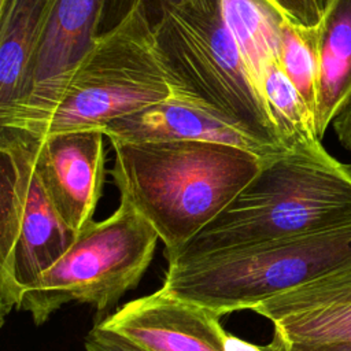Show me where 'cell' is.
Masks as SVG:
<instances>
[{
	"instance_id": "cell-1",
	"label": "cell",
	"mask_w": 351,
	"mask_h": 351,
	"mask_svg": "<svg viewBox=\"0 0 351 351\" xmlns=\"http://www.w3.org/2000/svg\"><path fill=\"white\" fill-rule=\"evenodd\" d=\"M111 145L114 184L156 230L167 262L236 197L266 159L208 141Z\"/></svg>"
},
{
	"instance_id": "cell-2",
	"label": "cell",
	"mask_w": 351,
	"mask_h": 351,
	"mask_svg": "<svg viewBox=\"0 0 351 351\" xmlns=\"http://www.w3.org/2000/svg\"><path fill=\"white\" fill-rule=\"evenodd\" d=\"M346 225H351V165L319 143L266 158L256 176L167 263Z\"/></svg>"
},
{
	"instance_id": "cell-3",
	"label": "cell",
	"mask_w": 351,
	"mask_h": 351,
	"mask_svg": "<svg viewBox=\"0 0 351 351\" xmlns=\"http://www.w3.org/2000/svg\"><path fill=\"white\" fill-rule=\"evenodd\" d=\"M171 96L158 62L152 25L141 5L95 37L49 100L12 125L40 136L103 129Z\"/></svg>"
},
{
	"instance_id": "cell-4",
	"label": "cell",
	"mask_w": 351,
	"mask_h": 351,
	"mask_svg": "<svg viewBox=\"0 0 351 351\" xmlns=\"http://www.w3.org/2000/svg\"><path fill=\"white\" fill-rule=\"evenodd\" d=\"M152 32L173 97L206 106L288 151L243 60L223 0H185L167 7Z\"/></svg>"
},
{
	"instance_id": "cell-5",
	"label": "cell",
	"mask_w": 351,
	"mask_h": 351,
	"mask_svg": "<svg viewBox=\"0 0 351 351\" xmlns=\"http://www.w3.org/2000/svg\"><path fill=\"white\" fill-rule=\"evenodd\" d=\"M351 266V225L169 265L162 288L221 315Z\"/></svg>"
},
{
	"instance_id": "cell-6",
	"label": "cell",
	"mask_w": 351,
	"mask_h": 351,
	"mask_svg": "<svg viewBox=\"0 0 351 351\" xmlns=\"http://www.w3.org/2000/svg\"><path fill=\"white\" fill-rule=\"evenodd\" d=\"M158 240L151 223L121 197L110 217L77 232L67 251L23 289L16 308L30 313L36 325L71 302L106 311L138 284Z\"/></svg>"
},
{
	"instance_id": "cell-7",
	"label": "cell",
	"mask_w": 351,
	"mask_h": 351,
	"mask_svg": "<svg viewBox=\"0 0 351 351\" xmlns=\"http://www.w3.org/2000/svg\"><path fill=\"white\" fill-rule=\"evenodd\" d=\"M33 165L30 132L0 125V317L74 243Z\"/></svg>"
},
{
	"instance_id": "cell-8",
	"label": "cell",
	"mask_w": 351,
	"mask_h": 351,
	"mask_svg": "<svg viewBox=\"0 0 351 351\" xmlns=\"http://www.w3.org/2000/svg\"><path fill=\"white\" fill-rule=\"evenodd\" d=\"M101 129L40 136L30 132L37 177L52 204L74 230L92 221L104 181Z\"/></svg>"
},
{
	"instance_id": "cell-9",
	"label": "cell",
	"mask_w": 351,
	"mask_h": 351,
	"mask_svg": "<svg viewBox=\"0 0 351 351\" xmlns=\"http://www.w3.org/2000/svg\"><path fill=\"white\" fill-rule=\"evenodd\" d=\"M103 0H52L34 45L19 97L0 110L12 125L43 107L97 36Z\"/></svg>"
},
{
	"instance_id": "cell-10",
	"label": "cell",
	"mask_w": 351,
	"mask_h": 351,
	"mask_svg": "<svg viewBox=\"0 0 351 351\" xmlns=\"http://www.w3.org/2000/svg\"><path fill=\"white\" fill-rule=\"evenodd\" d=\"M221 314L162 287L128 302L99 324L145 351H223Z\"/></svg>"
},
{
	"instance_id": "cell-11",
	"label": "cell",
	"mask_w": 351,
	"mask_h": 351,
	"mask_svg": "<svg viewBox=\"0 0 351 351\" xmlns=\"http://www.w3.org/2000/svg\"><path fill=\"white\" fill-rule=\"evenodd\" d=\"M285 344H351V266L278 293L252 308Z\"/></svg>"
},
{
	"instance_id": "cell-12",
	"label": "cell",
	"mask_w": 351,
	"mask_h": 351,
	"mask_svg": "<svg viewBox=\"0 0 351 351\" xmlns=\"http://www.w3.org/2000/svg\"><path fill=\"white\" fill-rule=\"evenodd\" d=\"M101 130L110 143L189 140L233 145L262 158L284 152L225 115L199 103L173 96L114 119Z\"/></svg>"
},
{
	"instance_id": "cell-13",
	"label": "cell",
	"mask_w": 351,
	"mask_h": 351,
	"mask_svg": "<svg viewBox=\"0 0 351 351\" xmlns=\"http://www.w3.org/2000/svg\"><path fill=\"white\" fill-rule=\"evenodd\" d=\"M315 132L328 128L351 95V0H329L318 23Z\"/></svg>"
},
{
	"instance_id": "cell-14",
	"label": "cell",
	"mask_w": 351,
	"mask_h": 351,
	"mask_svg": "<svg viewBox=\"0 0 351 351\" xmlns=\"http://www.w3.org/2000/svg\"><path fill=\"white\" fill-rule=\"evenodd\" d=\"M52 0H0V110L21 95Z\"/></svg>"
},
{
	"instance_id": "cell-15",
	"label": "cell",
	"mask_w": 351,
	"mask_h": 351,
	"mask_svg": "<svg viewBox=\"0 0 351 351\" xmlns=\"http://www.w3.org/2000/svg\"><path fill=\"white\" fill-rule=\"evenodd\" d=\"M223 10L243 60L261 93L265 67L270 59L278 56V25L282 14L266 0H223Z\"/></svg>"
},
{
	"instance_id": "cell-16",
	"label": "cell",
	"mask_w": 351,
	"mask_h": 351,
	"mask_svg": "<svg viewBox=\"0 0 351 351\" xmlns=\"http://www.w3.org/2000/svg\"><path fill=\"white\" fill-rule=\"evenodd\" d=\"M261 93L285 149L313 147L322 141L317 136L311 110L287 77L278 56L265 67Z\"/></svg>"
},
{
	"instance_id": "cell-17",
	"label": "cell",
	"mask_w": 351,
	"mask_h": 351,
	"mask_svg": "<svg viewBox=\"0 0 351 351\" xmlns=\"http://www.w3.org/2000/svg\"><path fill=\"white\" fill-rule=\"evenodd\" d=\"M318 26V25H317ZM291 22L284 15L278 25V60L314 115L318 80V27Z\"/></svg>"
},
{
	"instance_id": "cell-18",
	"label": "cell",
	"mask_w": 351,
	"mask_h": 351,
	"mask_svg": "<svg viewBox=\"0 0 351 351\" xmlns=\"http://www.w3.org/2000/svg\"><path fill=\"white\" fill-rule=\"evenodd\" d=\"M184 1L185 0H103L97 23V36L118 26L136 5L143 7L151 25L155 26L167 7L178 5Z\"/></svg>"
},
{
	"instance_id": "cell-19",
	"label": "cell",
	"mask_w": 351,
	"mask_h": 351,
	"mask_svg": "<svg viewBox=\"0 0 351 351\" xmlns=\"http://www.w3.org/2000/svg\"><path fill=\"white\" fill-rule=\"evenodd\" d=\"M291 22L313 27L322 16L318 0H266Z\"/></svg>"
},
{
	"instance_id": "cell-20",
	"label": "cell",
	"mask_w": 351,
	"mask_h": 351,
	"mask_svg": "<svg viewBox=\"0 0 351 351\" xmlns=\"http://www.w3.org/2000/svg\"><path fill=\"white\" fill-rule=\"evenodd\" d=\"M85 351H145L119 333L96 324L84 340Z\"/></svg>"
},
{
	"instance_id": "cell-21",
	"label": "cell",
	"mask_w": 351,
	"mask_h": 351,
	"mask_svg": "<svg viewBox=\"0 0 351 351\" xmlns=\"http://www.w3.org/2000/svg\"><path fill=\"white\" fill-rule=\"evenodd\" d=\"M332 128L343 148L351 155V95L332 121Z\"/></svg>"
},
{
	"instance_id": "cell-22",
	"label": "cell",
	"mask_w": 351,
	"mask_h": 351,
	"mask_svg": "<svg viewBox=\"0 0 351 351\" xmlns=\"http://www.w3.org/2000/svg\"><path fill=\"white\" fill-rule=\"evenodd\" d=\"M270 343L277 351H351V344H321V346L285 344L276 339H271Z\"/></svg>"
},
{
	"instance_id": "cell-23",
	"label": "cell",
	"mask_w": 351,
	"mask_h": 351,
	"mask_svg": "<svg viewBox=\"0 0 351 351\" xmlns=\"http://www.w3.org/2000/svg\"><path fill=\"white\" fill-rule=\"evenodd\" d=\"M223 351H263V346L252 344L228 333L223 344Z\"/></svg>"
},
{
	"instance_id": "cell-24",
	"label": "cell",
	"mask_w": 351,
	"mask_h": 351,
	"mask_svg": "<svg viewBox=\"0 0 351 351\" xmlns=\"http://www.w3.org/2000/svg\"><path fill=\"white\" fill-rule=\"evenodd\" d=\"M263 351H277V350L273 347V344H271V343H269V344L263 346Z\"/></svg>"
},
{
	"instance_id": "cell-25",
	"label": "cell",
	"mask_w": 351,
	"mask_h": 351,
	"mask_svg": "<svg viewBox=\"0 0 351 351\" xmlns=\"http://www.w3.org/2000/svg\"><path fill=\"white\" fill-rule=\"evenodd\" d=\"M328 1H329V0H318V3H319V7H321V10H324V8H325V5L328 4Z\"/></svg>"
}]
</instances>
